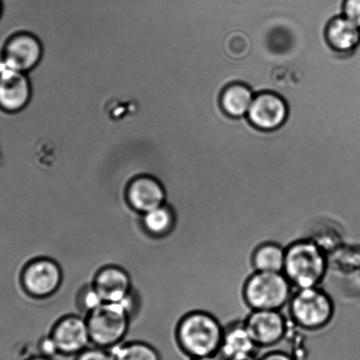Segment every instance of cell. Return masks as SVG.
<instances>
[{
    "label": "cell",
    "mask_w": 360,
    "mask_h": 360,
    "mask_svg": "<svg viewBox=\"0 0 360 360\" xmlns=\"http://www.w3.org/2000/svg\"><path fill=\"white\" fill-rule=\"evenodd\" d=\"M327 271L326 254L313 240H296L285 247L283 274L294 289L320 287Z\"/></svg>",
    "instance_id": "6da1fadb"
},
{
    "label": "cell",
    "mask_w": 360,
    "mask_h": 360,
    "mask_svg": "<svg viewBox=\"0 0 360 360\" xmlns=\"http://www.w3.org/2000/svg\"><path fill=\"white\" fill-rule=\"evenodd\" d=\"M224 327L206 311H193L182 317L178 328V340L185 354L194 358L220 352Z\"/></svg>",
    "instance_id": "7a4b0ae2"
},
{
    "label": "cell",
    "mask_w": 360,
    "mask_h": 360,
    "mask_svg": "<svg viewBox=\"0 0 360 360\" xmlns=\"http://www.w3.org/2000/svg\"><path fill=\"white\" fill-rule=\"evenodd\" d=\"M287 307L290 322L306 331L324 329L335 314L333 299L320 287L294 289Z\"/></svg>",
    "instance_id": "3957f363"
},
{
    "label": "cell",
    "mask_w": 360,
    "mask_h": 360,
    "mask_svg": "<svg viewBox=\"0 0 360 360\" xmlns=\"http://www.w3.org/2000/svg\"><path fill=\"white\" fill-rule=\"evenodd\" d=\"M294 292L283 273L254 271L243 285L242 297L252 310H282Z\"/></svg>",
    "instance_id": "277c9868"
},
{
    "label": "cell",
    "mask_w": 360,
    "mask_h": 360,
    "mask_svg": "<svg viewBox=\"0 0 360 360\" xmlns=\"http://www.w3.org/2000/svg\"><path fill=\"white\" fill-rule=\"evenodd\" d=\"M130 301L104 302L91 311L87 321L90 340L101 347H114L122 340L128 327Z\"/></svg>",
    "instance_id": "5b68a950"
},
{
    "label": "cell",
    "mask_w": 360,
    "mask_h": 360,
    "mask_svg": "<svg viewBox=\"0 0 360 360\" xmlns=\"http://www.w3.org/2000/svg\"><path fill=\"white\" fill-rule=\"evenodd\" d=\"M44 49L37 35L27 31L16 32L4 42L0 60L8 68L27 73L41 63Z\"/></svg>",
    "instance_id": "8992f818"
},
{
    "label": "cell",
    "mask_w": 360,
    "mask_h": 360,
    "mask_svg": "<svg viewBox=\"0 0 360 360\" xmlns=\"http://www.w3.org/2000/svg\"><path fill=\"white\" fill-rule=\"evenodd\" d=\"M244 323L257 347H270L280 343L290 329V319L282 310H252Z\"/></svg>",
    "instance_id": "52a82bcc"
},
{
    "label": "cell",
    "mask_w": 360,
    "mask_h": 360,
    "mask_svg": "<svg viewBox=\"0 0 360 360\" xmlns=\"http://www.w3.org/2000/svg\"><path fill=\"white\" fill-rule=\"evenodd\" d=\"M32 94L27 74L8 68L0 60V110L6 114L23 111L30 104Z\"/></svg>",
    "instance_id": "ba28073f"
},
{
    "label": "cell",
    "mask_w": 360,
    "mask_h": 360,
    "mask_svg": "<svg viewBox=\"0 0 360 360\" xmlns=\"http://www.w3.org/2000/svg\"><path fill=\"white\" fill-rule=\"evenodd\" d=\"M250 124L263 131H273L281 128L288 117L287 102L273 91L255 95L248 114Z\"/></svg>",
    "instance_id": "9c48e42d"
},
{
    "label": "cell",
    "mask_w": 360,
    "mask_h": 360,
    "mask_svg": "<svg viewBox=\"0 0 360 360\" xmlns=\"http://www.w3.org/2000/svg\"><path fill=\"white\" fill-rule=\"evenodd\" d=\"M61 271L58 264L48 259H39L30 263L21 274L23 288L35 296H48L61 283Z\"/></svg>",
    "instance_id": "30bf717a"
},
{
    "label": "cell",
    "mask_w": 360,
    "mask_h": 360,
    "mask_svg": "<svg viewBox=\"0 0 360 360\" xmlns=\"http://www.w3.org/2000/svg\"><path fill=\"white\" fill-rule=\"evenodd\" d=\"M51 337L58 352L67 355L80 354L90 340L87 323L77 316L66 317L56 324Z\"/></svg>",
    "instance_id": "8fae6325"
},
{
    "label": "cell",
    "mask_w": 360,
    "mask_h": 360,
    "mask_svg": "<svg viewBox=\"0 0 360 360\" xmlns=\"http://www.w3.org/2000/svg\"><path fill=\"white\" fill-rule=\"evenodd\" d=\"M127 195L133 207L144 214L161 207L166 199L161 182L153 176L147 175L137 176L132 180Z\"/></svg>",
    "instance_id": "7c38bea8"
},
{
    "label": "cell",
    "mask_w": 360,
    "mask_h": 360,
    "mask_svg": "<svg viewBox=\"0 0 360 360\" xmlns=\"http://www.w3.org/2000/svg\"><path fill=\"white\" fill-rule=\"evenodd\" d=\"M94 289L104 302L130 301V281L125 271L118 267H107L97 275Z\"/></svg>",
    "instance_id": "4fadbf2b"
},
{
    "label": "cell",
    "mask_w": 360,
    "mask_h": 360,
    "mask_svg": "<svg viewBox=\"0 0 360 360\" xmlns=\"http://www.w3.org/2000/svg\"><path fill=\"white\" fill-rule=\"evenodd\" d=\"M325 37L334 51L350 55L360 45V28L347 17L337 16L328 24Z\"/></svg>",
    "instance_id": "5bb4252c"
},
{
    "label": "cell",
    "mask_w": 360,
    "mask_h": 360,
    "mask_svg": "<svg viewBox=\"0 0 360 360\" xmlns=\"http://www.w3.org/2000/svg\"><path fill=\"white\" fill-rule=\"evenodd\" d=\"M257 348L244 321H236L224 327L220 352L225 360L239 356L253 354Z\"/></svg>",
    "instance_id": "9a60e30c"
},
{
    "label": "cell",
    "mask_w": 360,
    "mask_h": 360,
    "mask_svg": "<svg viewBox=\"0 0 360 360\" xmlns=\"http://www.w3.org/2000/svg\"><path fill=\"white\" fill-rule=\"evenodd\" d=\"M254 97L252 88L242 83L228 84L221 95V107L231 118H241L247 115Z\"/></svg>",
    "instance_id": "2e32d148"
},
{
    "label": "cell",
    "mask_w": 360,
    "mask_h": 360,
    "mask_svg": "<svg viewBox=\"0 0 360 360\" xmlns=\"http://www.w3.org/2000/svg\"><path fill=\"white\" fill-rule=\"evenodd\" d=\"M285 248L275 242H264L256 247L252 255L255 271L283 273Z\"/></svg>",
    "instance_id": "e0dca14e"
},
{
    "label": "cell",
    "mask_w": 360,
    "mask_h": 360,
    "mask_svg": "<svg viewBox=\"0 0 360 360\" xmlns=\"http://www.w3.org/2000/svg\"><path fill=\"white\" fill-rule=\"evenodd\" d=\"M111 354L115 360H161L154 348L144 343L114 345Z\"/></svg>",
    "instance_id": "ac0fdd59"
},
{
    "label": "cell",
    "mask_w": 360,
    "mask_h": 360,
    "mask_svg": "<svg viewBox=\"0 0 360 360\" xmlns=\"http://www.w3.org/2000/svg\"><path fill=\"white\" fill-rule=\"evenodd\" d=\"M144 224L148 231L156 235L165 234L174 224V215L167 207L161 206L144 214Z\"/></svg>",
    "instance_id": "d6986e66"
},
{
    "label": "cell",
    "mask_w": 360,
    "mask_h": 360,
    "mask_svg": "<svg viewBox=\"0 0 360 360\" xmlns=\"http://www.w3.org/2000/svg\"><path fill=\"white\" fill-rule=\"evenodd\" d=\"M343 15L360 28V0H344Z\"/></svg>",
    "instance_id": "ffe728a7"
},
{
    "label": "cell",
    "mask_w": 360,
    "mask_h": 360,
    "mask_svg": "<svg viewBox=\"0 0 360 360\" xmlns=\"http://www.w3.org/2000/svg\"><path fill=\"white\" fill-rule=\"evenodd\" d=\"M76 360H115V359L111 352L100 348H92L81 352Z\"/></svg>",
    "instance_id": "44dd1931"
},
{
    "label": "cell",
    "mask_w": 360,
    "mask_h": 360,
    "mask_svg": "<svg viewBox=\"0 0 360 360\" xmlns=\"http://www.w3.org/2000/svg\"><path fill=\"white\" fill-rule=\"evenodd\" d=\"M39 350H40L41 356L49 359L58 352V347H56L52 337L44 338V340H42L40 345H39Z\"/></svg>",
    "instance_id": "7402d4cb"
},
{
    "label": "cell",
    "mask_w": 360,
    "mask_h": 360,
    "mask_svg": "<svg viewBox=\"0 0 360 360\" xmlns=\"http://www.w3.org/2000/svg\"><path fill=\"white\" fill-rule=\"evenodd\" d=\"M259 360H296L291 354L285 352H271L263 356Z\"/></svg>",
    "instance_id": "603a6c76"
},
{
    "label": "cell",
    "mask_w": 360,
    "mask_h": 360,
    "mask_svg": "<svg viewBox=\"0 0 360 360\" xmlns=\"http://www.w3.org/2000/svg\"><path fill=\"white\" fill-rule=\"evenodd\" d=\"M192 360H225L221 354L204 356V357L194 358Z\"/></svg>",
    "instance_id": "cb8c5ba5"
},
{
    "label": "cell",
    "mask_w": 360,
    "mask_h": 360,
    "mask_svg": "<svg viewBox=\"0 0 360 360\" xmlns=\"http://www.w3.org/2000/svg\"><path fill=\"white\" fill-rule=\"evenodd\" d=\"M228 360H259L256 358V356L253 354L239 356V357L232 358Z\"/></svg>",
    "instance_id": "d4e9b609"
},
{
    "label": "cell",
    "mask_w": 360,
    "mask_h": 360,
    "mask_svg": "<svg viewBox=\"0 0 360 360\" xmlns=\"http://www.w3.org/2000/svg\"><path fill=\"white\" fill-rule=\"evenodd\" d=\"M4 12H5V3H4V0H0V20H1Z\"/></svg>",
    "instance_id": "484cf974"
},
{
    "label": "cell",
    "mask_w": 360,
    "mask_h": 360,
    "mask_svg": "<svg viewBox=\"0 0 360 360\" xmlns=\"http://www.w3.org/2000/svg\"><path fill=\"white\" fill-rule=\"evenodd\" d=\"M27 360H51L49 358L44 357V356H37V357H33L28 359Z\"/></svg>",
    "instance_id": "4316f807"
}]
</instances>
